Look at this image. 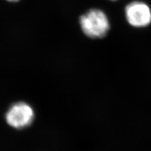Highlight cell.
I'll list each match as a JSON object with an SVG mask.
<instances>
[{"instance_id":"cell-1","label":"cell","mask_w":151,"mask_h":151,"mask_svg":"<svg viewBox=\"0 0 151 151\" xmlns=\"http://www.w3.org/2000/svg\"><path fill=\"white\" fill-rule=\"evenodd\" d=\"M83 32L91 39L105 37L110 28V18L106 13L100 8H91L79 18Z\"/></svg>"},{"instance_id":"cell-3","label":"cell","mask_w":151,"mask_h":151,"mask_svg":"<svg viewBox=\"0 0 151 151\" xmlns=\"http://www.w3.org/2000/svg\"><path fill=\"white\" fill-rule=\"evenodd\" d=\"M34 119V111L28 104L18 102L13 105L6 114V120L9 125L17 129L30 125Z\"/></svg>"},{"instance_id":"cell-4","label":"cell","mask_w":151,"mask_h":151,"mask_svg":"<svg viewBox=\"0 0 151 151\" xmlns=\"http://www.w3.org/2000/svg\"><path fill=\"white\" fill-rule=\"evenodd\" d=\"M7 1H10V2H16V1H19V0H7Z\"/></svg>"},{"instance_id":"cell-5","label":"cell","mask_w":151,"mask_h":151,"mask_svg":"<svg viewBox=\"0 0 151 151\" xmlns=\"http://www.w3.org/2000/svg\"><path fill=\"white\" fill-rule=\"evenodd\" d=\"M110 1H117V0H110Z\"/></svg>"},{"instance_id":"cell-2","label":"cell","mask_w":151,"mask_h":151,"mask_svg":"<svg viewBox=\"0 0 151 151\" xmlns=\"http://www.w3.org/2000/svg\"><path fill=\"white\" fill-rule=\"evenodd\" d=\"M124 13L125 20L134 28H145L151 24V7L144 1L136 0L128 3Z\"/></svg>"}]
</instances>
